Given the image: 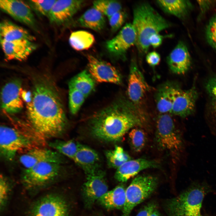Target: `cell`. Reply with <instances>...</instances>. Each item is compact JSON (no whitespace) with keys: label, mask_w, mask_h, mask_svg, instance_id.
Listing matches in <instances>:
<instances>
[{"label":"cell","mask_w":216,"mask_h":216,"mask_svg":"<svg viewBox=\"0 0 216 216\" xmlns=\"http://www.w3.org/2000/svg\"><path fill=\"white\" fill-rule=\"evenodd\" d=\"M137 106L121 98L97 112L89 122L91 135L106 142L120 141L129 130L142 125L143 115Z\"/></svg>","instance_id":"obj_2"},{"label":"cell","mask_w":216,"mask_h":216,"mask_svg":"<svg viewBox=\"0 0 216 216\" xmlns=\"http://www.w3.org/2000/svg\"><path fill=\"white\" fill-rule=\"evenodd\" d=\"M160 167L159 163L156 160L142 158L131 159L116 169L115 178L118 181L124 182L144 170Z\"/></svg>","instance_id":"obj_20"},{"label":"cell","mask_w":216,"mask_h":216,"mask_svg":"<svg viewBox=\"0 0 216 216\" xmlns=\"http://www.w3.org/2000/svg\"><path fill=\"white\" fill-rule=\"evenodd\" d=\"M150 87L139 70L136 60L135 58H132L130 65L127 88L129 100L138 106L146 93L150 90Z\"/></svg>","instance_id":"obj_11"},{"label":"cell","mask_w":216,"mask_h":216,"mask_svg":"<svg viewBox=\"0 0 216 216\" xmlns=\"http://www.w3.org/2000/svg\"><path fill=\"white\" fill-rule=\"evenodd\" d=\"M166 62L171 72L183 74L189 69L191 64L190 56L185 44L179 41L166 58Z\"/></svg>","instance_id":"obj_17"},{"label":"cell","mask_w":216,"mask_h":216,"mask_svg":"<svg viewBox=\"0 0 216 216\" xmlns=\"http://www.w3.org/2000/svg\"><path fill=\"white\" fill-rule=\"evenodd\" d=\"M205 33L207 42L216 52V14L209 20L206 26Z\"/></svg>","instance_id":"obj_37"},{"label":"cell","mask_w":216,"mask_h":216,"mask_svg":"<svg viewBox=\"0 0 216 216\" xmlns=\"http://www.w3.org/2000/svg\"><path fill=\"white\" fill-rule=\"evenodd\" d=\"M1 45L6 59L22 61L35 50L37 46L27 40L7 41L0 39Z\"/></svg>","instance_id":"obj_21"},{"label":"cell","mask_w":216,"mask_h":216,"mask_svg":"<svg viewBox=\"0 0 216 216\" xmlns=\"http://www.w3.org/2000/svg\"><path fill=\"white\" fill-rule=\"evenodd\" d=\"M157 178L151 175L136 177L126 190V201L123 216H129L133 208L148 197L156 189Z\"/></svg>","instance_id":"obj_6"},{"label":"cell","mask_w":216,"mask_h":216,"mask_svg":"<svg viewBox=\"0 0 216 216\" xmlns=\"http://www.w3.org/2000/svg\"><path fill=\"white\" fill-rule=\"evenodd\" d=\"M200 10L199 19L209 10L215 4V1L198 0L197 1Z\"/></svg>","instance_id":"obj_41"},{"label":"cell","mask_w":216,"mask_h":216,"mask_svg":"<svg viewBox=\"0 0 216 216\" xmlns=\"http://www.w3.org/2000/svg\"><path fill=\"white\" fill-rule=\"evenodd\" d=\"M176 84L170 82H166L160 85L156 89L154 99L157 108L160 114H170Z\"/></svg>","instance_id":"obj_22"},{"label":"cell","mask_w":216,"mask_h":216,"mask_svg":"<svg viewBox=\"0 0 216 216\" xmlns=\"http://www.w3.org/2000/svg\"><path fill=\"white\" fill-rule=\"evenodd\" d=\"M206 87L209 98V119L213 128H216V76L210 78L206 82Z\"/></svg>","instance_id":"obj_32"},{"label":"cell","mask_w":216,"mask_h":216,"mask_svg":"<svg viewBox=\"0 0 216 216\" xmlns=\"http://www.w3.org/2000/svg\"><path fill=\"white\" fill-rule=\"evenodd\" d=\"M198 93L195 85L189 89L183 90L176 84L173 101L170 114L185 118L194 112Z\"/></svg>","instance_id":"obj_10"},{"label":"cell","mask_w":216,"mask_h":216,"mask_svg":"<svg viewBox=\"0 0 216 216\" xmlns=\"http://www.w3.org/2000/svg\"><path fill=\"white\" fill-rule=\"evenodd\" d=\"M94 41V37L92 34L83 30L73 32L69 39L70 46L74 50L77 51L89 49L93 44Z\"/></svg>","instance_id":"obj_29"},{"label":"cell","mask_w":216,"mask_h":216,"mask_svg":"<svg viewBox=\"0 0 216 216\" xmlns=\"http://www.w3.org/2000/svg\"><path fill=\"white\" fill-rule=\"evenodd\" d=\"M26 117L32 128L44 137L58 136L64 130L67 121L60 98L49 83L35 84L31 100L27 106Z\"/></svg>","instance_id":"obj_1"},{"label":"cell","mask_w":216,"mask_h":216,"mask_svg":"<svg viewBox=\"0 0 216 216\" xmlns=\"http://www.w3.org/2000/svg\"><path fill=\"white\" fill-rule=\"evenodd\" d=\"M86 175L83 193L87 202L91 204L108 191V187L102 171L98 169Z\"/></svg>","instance_id":"obj_15"},{"label":"cell","mask_w":216,"mask_h":216,"mask_svg":"<svg viewBox=\"0 0 216 216\" xmlns=\"http://www.w3.org/2000/svg\"><path fill=\"white\" fill-rule=\"evenodd\" d=\"M126 190L123 185H119L107 191L98 200L108 208H123L126 201Z\"/></svg>","instance_id":"obj_26"},{"label":"cell","mask_w":216,"mask_h":216,"mask_svg":"<svg viewBox=\"0 0 216 216\" xmlns=\"http://www.w3.org/2000/svg\"><path fill=\"white\" fill-rule=\"evenodd\" d=\"M0 7L4 12L15 20L34 27L35 20L28 4L21 0H0Z\"/></svg>","instance_id":"obj_16"},{"label":"cell","mask_w":216,"mask_h":216,"mask_svg":"<svg viewBox=\"0 0 216 216\" xmlns=\"http://www.w3.org/2000/svg\"><path fill=\"white\" fill-rule=\"evenodd\" d=\"M61 164L44 162L26 169L22 175L23 182L31 188L43 186L57 176L60 170Z\"/></svg>","instance_id":"obj_8"},{"label":"cell","mask_w":216,"mask_h":216,"mask_svg":"<svg viewBox=\"0 0 216 216\" xmlns=\"http://www.w3.org/2000/svg\"><path fill=\"white\" fill-rule=\"evenodd\" d=\"M19 160L26 169L44 162L61 164L63 161L62 154L56 151L39 147L27 151L20 156Z\"/></svg>","instance_id":"obj_18"},{"label":"cell","mask_w":216,"mask_h":216,"mask_svg":"<svg viewBox=\"0 0 216 216\" xmlns=\"http://www.w3.org/2000/svg\"><path fill=\"white\" fill-rule=\"evenodd\" d=\"M81 26L99 32L103 29L106 24L104 16L93 7L87 10L78 20Z\"/></svg>","instance_id":"obj_27"},{"label":"cell","mask_w":216,"mask_h":216,"mask_svg":"<svg viewBox=\"0 0 216 216\" xmlns=\"http://www.w3.org/2000/svg\"><path fill=\"white\" fill-rule=\"evenodd\" d=\"M94 80L89 72L85 70L73 77L69 83V87L75 88L82 93L86 97L94 90Z\"/></svg>","instance_id":"obj_28"},{"label":"cell","mask_w":216,"mask_h":216,"mask_svg":"<svg viewBox=\"0 0 216 216\" xmlns=\"http://www.w3.org/2000/svg\"><path fill=\"white\" fill-rule=\"evenodd\" d=\"M69 88V109L71 113L75 114L79 110L86 97L75 88L71 87Z\"/></svg>","instance_id":"obj_35"},{"label":"cell","mask_w":216,"mask_h":216,"mask_svg":"<svg viewBox=\"0 0 216 216\" xmlns=\"http://www.w3.org/2000/svg\"><path fill=\"white\" fill-rule=\"evenodd\" d=\"M56 0H29L28 4L35 12L41 15L48 16Z\"/></svg>","instance_id":"obj_36"},{"label":"cell","mask_w":216,"mask_h":216,"mask_svg":"<svg viewBox=\"0 0 216 216\" xmlns=\"http://www.w3.org/2000/svg\"><path fill=\"white\" fill-rule=\"evenodd\" d=\"M7 180L2 175L0 179V204L1 208L3 207L8 197L10 190Z\"/></svg>","instance_id":"obj_39"},{"label":"cell","mask_w":216,"mask_h":216,"mask_svg":"<svg viewBox=\"0 0 216 216\" xmlns=\"http://www.w3.org/2000/svg\"><path fill=\"white\" fill-rule=\"evenodd\" d=\"M128 139L133 150L138 152L141 151L145 146L146 142V136L143 130L135 128L130 131L128 134Z\"/></svg>","instance_id":"obj_34"},{"label":"cell","mask_w":216,"mask_h":216,"mask_svg":"<svg viewBox=\"0 0 216 216\" xmlns=\"http://www.w3.org/2000/svg\"><path fill=\"white\" fill-rule=\"evenodd\" d=\"M156 204L154 202L149 203L145 206L136 216H150L156 210Z\"/></svg>","instance_id":"obj_43"},{"label":"cell","mask_w":216,"mask_h":216,"mask_svg":"<svg viewBox=\"0 0 216 216\" xmlns=\"http://www.w3.org/2000/svg\"><path fill=\"white\" fill-rule=\"evenodd\" d=\"M132 24L136 35L135 45L140 58L147 53L150 46V37L171 26L169 22L150 4L145 2L140 3L134 8Z\"/></svg>","instance_id":"obj_3"},{"label":"cell","mask_w":216,"mask_h":216,"mask_svg":"<svg viewBox=\"0 0 216 216\" xmlns=\"http://www.w3.org/2000/svg\"><path fill=\"white\" fill-rule=\"evenodd\" d=\"M204 195L202 189L195 188L171 200L166 206L169 216H201Z\"/></svg>","instance_id":"obj_5"},{"label":"cell","mask_w":216,"mask_h":216,"mask_svg":"<svg viewBox=\"0 0 216 216\" xmlns=\"http://www.w3.org/2000/svg\"><path fill=\"white\" fill-rule=\"evenodd\" d=\"M32 139L13 128L1 125L0 129L1 154L6 160L11 161L19 152L35 148Z\"/></svg>","instance_id":"obj_7"},{"label":"cell","mask_w":216,"mask_h":216,"mask_svg":"<svg viewBox=\"0 0 216 216\" xmlns=\"http://www.w3.org/2000/svg\"><path fill=\"white\" fill-rule=\"evenodd\" d=\"M156 138L159 147L178 159L184 149L183 139L171 115L160 114L156 123Z\"/></svg>","instance_id":"obj_4"},{"label":"cell","mask_w":216,"mask_h":216,"mask_svg":"<svg viewBox=\"0 0 216 216\" xmlns=\"http://www.w3.org/2000/svg\"><path fill=\"white\" fill-rule=\"evenodd\" d=\"M93 4L94 8L108 18L122 10L121 3L116 0H96L94 1Z\"/></svg>","instance_id":"obj_33"},{"label":"cell","mask_w":216,"mask_h":216,"mask_svg":"<svg viewBox=\"0 0 216 216\" xmlns=\"http://www.w3.org/2000/svg\"><path fill=\"white\" fill-rule=\"evenodd\" d=\"M156 2L164 12L182 20L187 17L193 7L188 0H160Z\"/></svg>","instance_id":"obj_25"},{"label":"cell","mask_w":216,"mask_h":216,"mask_svg":"<svg viewBox=\"0 0 216 216\" xmlns=\"http://www.w3.org/2000/svg\"><path fill=\"white\" fill-rule=\"evenodd\" d=\"M82 0H56L48 16L50 22L60 24L71 19L82 8Z\"/></svg>","instance_id":"obj_19"},{"label":"cell","mask_w":216,"mask_h":216,"mask_svg":"<svg viewBox=\"0 0 216 216\" xmlns=\"http://www.w3.org/2000/svg\"><path fill=\"white\" fill-rule=\"evenodd\" d=\"M68 208L64 201L55 194L42 198L32 207L31 216H67Z\"/></svg>","instance_id":"obj_13"},{"label":"cell","mask_w":216,"mask_h":216,"mask_svg":"<svg viewBox=\"0 0 216 216\" xmlns=\"http://www.w3.org/2000/svg\"><path fill=\"white\" fill-rule=\"evenodd\" d=\"M160 54L154 51L147 53L146 57L147 63L153 68L158 65L160 62Z\"/></svg>","instance_id":"obj_40"},{"label":"cell","mask_w":216,"mask_h":216,"mask_svg":"<svg viewBox=\"0 0 216 216\" xmlns=\"http://www.w3.org/2000/svg\"><path fill=\"white\" fill-rule=\"evenodd\" d=\"M0 39L7 41L25 40L33 42L35 37L24 28L5 20L0 25Z\"/></svg>","instance_id":"obj_24"},{"label":"cell","mask_w":216,"mask_h":216,"mask_svg":"<svg viewBox=\"0 0 216 216\" xmlns=\"http://www.w3.org/2000/svg\"><path fill=\"white\" fill-rule=\"evenodd\" d=\"M105 154L108 165L111 168L116 169L131 159L123 149L118 146H116L113 150L106 151Z\"/></svg>","instance_id":"obj_30"},{"label":"cell","mask_w":216,"mask_h":216,"mask_svg":"<svg viewBox=\"0 0 216 216\" xmlns=\"http://www.w3.org/2000/svg\"><path fill=\"white\" fill-rule=\"evenodd\" d=\"M150 216H160V215L158 211L156 209Z\"/></svg>","instance_id":"obj_44"},{"label":"cell","mask_w":216,"mask_h":216,"mask_svg":"<svg viewBox=\"0 0 216 216\" xmlns=\"http://www.w3.org/2000/svg\"><path fill=\"white\" fill-rule=\"evenodd\" d=\"M86 58L89 72L94 80L100 82L121 84L122 77L119 72L111 64L90 55Z\"/></svg>","instance_id":"obj_9"},{"label":"cell","mask_w":216,"mask_h":216,"mask_svg":"<svg viewBox=\"0 0 216 216\" xmlns=\"http://www.w3.org/2000/svg\"><path fill=\"white\" fill-rule=\"evenodd\" d=\"M74 160L84 171L86 174L98 169L99 157L94 150L80 144Z\"/></svg>","instance_id":"obj_23"},{"label":"cell","mask_w":216,"mask_h":216,"mask_svg":"<svg viewBox=\"0 0 216 216\" xmlns=\"http://www.w3.org/2000/svg\"><path fill=\"white\" fill-rule=\"evenodd\" d=\"M22 83L18 79L7 83L1 92L2 107L7 112L16 113L23 108V102L21 96Z\"/></svg>","instance_id":"obj_14"},{"label":"cell","mask_w":216,"mask_h":216,"mask_svg":"<svg viewBox=\"0 0 216 216\" xmlns=\"http://www.w3.org/2000/svg\"><path fill=\"white\" fill-rule=\"evenodd\" d=\"M125 13L121 10L108 18L109 24L113 32L117 31L124 23L126 18Z\"/></svg>","instance_id":"obj_38"},{"label":"cell","mask_w":216,"mask_h":216,"mask_svg":"<svg viewBox=\"0 0 216 216\" xmlns=\"http://www.w3.org/2000/svg\"><path fill=\"white\" fill-rule=\"evenodd\" d=\"M79 144L73 140H56L49 143L50 147L61 154L74 160Z\"/></svg>","instance_id":"obj_31"},{"label":"cell","mask_w":216,"mask_h":216,"mask_svg":"<svg viewBox=\"0 0 216 216\" xmlns=\"http://www.w3.org/2000/svg\"><path fill=\"white\" fill-rule=\"evenodd\" d=\"M170 36H171L170 35L163 36L159 33L153 34L149 38V42L150 45L154 48L158 47L161 44L163 39L165 37Z\"/></svg>","instance_id":"obj_42"},{"label":"cell","mask_w":216,"mask_h":216,"mask_svg":"<svg viewBox=\"0 0 216 216\" xmlns=\"http://www.w3.org/2000/svg\"><path fill=\"white\" fill-rule=\"evenodd\" d=\"M136 41V33L132 25L127 23L116 36L106 42V46L108 51L113 56L125 59L127 51L135 45Z\"/></svg>","instance_id":"obj_12"}]
</instances>
